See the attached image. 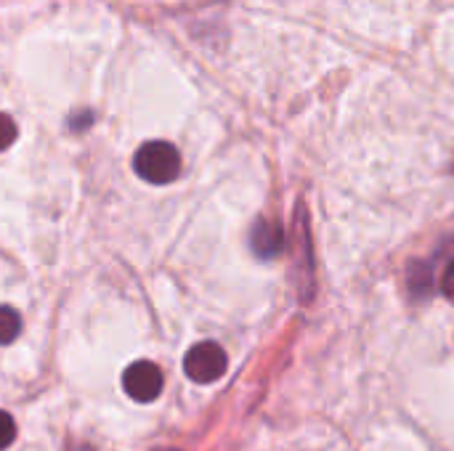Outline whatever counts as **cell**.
Listing matches in <instances>:
<instances>
[{"label": "cell", "instance_id": "obj_6", "mask_svg": "<svg viewBox=\"0 0 454 451\" xmlns=\"http://www.w3.org/2000/svg\"><path fill=\"white\" fill-rule=\"evenodd\" d=\"M434 268L428 266V263H412L410 266V290L415 292V295H428L431 292V287H434Z\"/></svg>", "mask_w": 454, "mask_h": 451}, {"label": "cell", "instance_id": "obj_3", "mask_svg": "<svg viewBox=\"0 0 454 451\" xmlns=\"http://www.w3.org/2000/svg\"><path fill=\"white\" fill-rule=\"evenodd\" d=\"M162 372L154 362H133L125 372H122V388L125 393L138 401V404H149L162 393Z\"/></svg>", "mask_w": 454, "mask_h": 451}, {"label": "cell", "instance_id": "obj_8", "mask_svg": "<svg viewBox=\"0 0 454 451\" xmlns=\"http://www.w3.org/2000/svg\"><path fill=\"white\" fill-rule=\"evenodd\" d=\"M16 141V125L8 114H0V152Z\"/></svg>", "mask_w": 454, "mask_h": 451}, {"label": "cell", "instance_id": "obj_2", "mask_svg": "<svg viewBox=\"0 0 454 451\" xmlns=\"http://www.w3.org/2000/svg\"><path fill=\"white\" fill-rule=\"evenodd\" d=\"M226 364H229L226 351L218 343H197L184 359V372L189 380L200 385H210L223 377Z\"/></svg>", "mask_w": 454, "mask_h": 451}, {"label": "cell", "instance_id": "obj_9", "mask_svg": "<svg viewBox=\"0 0 454 451\" xmlns=\"http://www.w3.org/2000/svg\"><path fill=\"white\" fill-rule=\"evenodd\" d=\"M442 292L454 300V260L447 266V271H444V276H442Z\"/></svg>", "mask_w": 454, "mask_h": 451}, {"label": "cell", "instance_id": "obj_7", "mask_svg": "<svg viewBox=\"0 0 454 451\" xmlns=\"http://www.w3.org/2000/svg\"><path fill=\"white\" fill-rule=\"evenodd\" d=\"M16 439V423L8 412H0V451L8 449Z\"/></svg>", "mask_w": 454, "mask_h": 451}, {"label": "cell", "instance_id": "obj_4", "mask_svg": "<svg viewBox=\"0 0 454 451\" xmlns=\"http://www.w3.org/2000/svg\"><path fill=\"white\" fill-rule=\"evenodd\" d=\"M287 239H285V229L274 221L258 218L253 231H250V247L258 258H277L285 250Z\"/></svg>", "mask_w": 454, "mask_h": 451}, {"label": "cell", "instance_id": "obj_1", "mask_svg": "<svg viewBox=\"0 0 454 451\" xmlns=\"http://www.w3.org/2000/svg\"><path fill=\"white\" fill-rule=\"evenodd\" d=\"M133 167L149 183H173L181 173V154L168 141H149L136 152Z\"/></svg>", "mask_w": 454, "mask_h": 451}, {"label": "cell", "instance_id": "obj_5", "mask_svg": "<svg viewBox=\"0 0 454 451\" xmlns=\"http://www.w3.org/2000/svg\"><path fill=\"white\" fill-rule=\"evenodd\" d=\"M21 332V316L11 306H0V346H11Z\"/></svg>", "mask_w": 454, "mask_h": 451}]
</instances>
